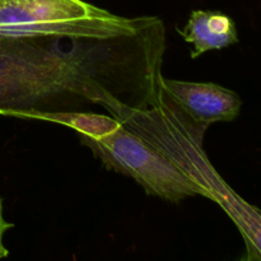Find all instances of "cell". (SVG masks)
<instances>
[{"instance_id": "1", "label": "cell", "mask_w": 261, "mask_h": 261, "mask_svg": "<svg viewBox=\"0 0 261 261\" xmlns=\"http://www.w3.org/2000/svg\"><path fill=\"white\" fill-rule=\"evenodd\" d=\"M71 38L0 36V114L28 119L36 112L74 111L122 103L106 60L91 43Z\"/></svg>"}, {"instance_id": "2", "label": "cell", "mask_w": 261, "mask_h": 261, "mask_svg": "<svg viewBox=\"0 0 261 261\" xmlns=\"http://www.w3.org/2000/svg\"><path fill=\"white\" fill-rule=\"evenodd\" d=\"M112 116L147 140L203 191V196L231 214L244 199L218 175L203 148L208 129L189 117L161 92L143 107H120Z\"/></svg>"}, {"instance_id": "3", "label": "cell", "mask_w": 261, "mask_h": 261, "mask_svg": "<svg viewBox=\"0 0 261 261\" xmlns=\"http://www.w3.org/2000/svg\"><path fill=\"white\" fill-rule=\"evenodd\" d=\"M153 18L119 17L83 0H0V36L106 40L132 36Z\"/></svg>"}, {"instance_id": "4", "label": "cell", "mask_w": 261, "mask_h": 261, "mask_svg": "<svg viewBox=\"0 0 261 261\" xmlns=\"http://www.w3.org/2000/svg\"><path fill=\"white\" fill-rule=\"evenodd\" d=\"M79 138L109 170L132 177L148 195L172 203L190 196H203L201 189L168 158L121 122L101 137Z\"/></svg>"}, {"instance_id": "5", "label": "cell", "mask_w": 261, "mask_h": 261, "mask_svg": "<svg viewBox=\"0 0 261 261\" xmlns=\"http://www.w3.org/2000/svg\"><path fill=\"white\" fill-rule=\"evenodd\" d=\"M160 89L189 117L208 127L219 121H233L242 101L236 92L216 83H195L160 78Z\"/></svg>"}, {"instance_id": "6", "label": "cell", "mask_w": 261, "mask_h": 261, "mask_svg": "<svg viewBox=\"0 0 261 261\" xmlns=\"http://www.w3.org/2000/svg\"><path fill=\"white\" fill-rule=\"evenodd\" d=\"M178 35L193 45L190 56L196 59L211 50H222L239 42L236 23L229 15L214 10H194Z\"/></svg>"}, {"instance_id": "7", "label": "cell", "mask_w": 261, "mask_h": 261, "mask_svg": "<svg viewBox=\"0 0 261 261\" xmlns=\"http://www.w3.org/2000/svg\"><path fill=\"white\" fill-rule=\"evenodd\" d=\"M28 119L46 120L58 124L65 125L75 130L79 137L96 138L107 134L120 125V121L114 116L93 114L82 111H54V112H36Z\"/></svg>"}, {"instance_id": "8", "label": "cell", "mask_w": 261, "mask_h": 261, "mask_svg": "<svg viewBox=\"0 0 261 261\" xmlns=\"http://www.w3.org/2000/svg\"><path fill=\"white\" fill-rule=\"evenodd\" d=\"M13 227L12 223H8L4 218V213H3V200L0 198V259L5 257L9 251H8L7 247L3 244V239H4V234L7 233L8 229H10Z\"/></svg>"}]
</instances>
